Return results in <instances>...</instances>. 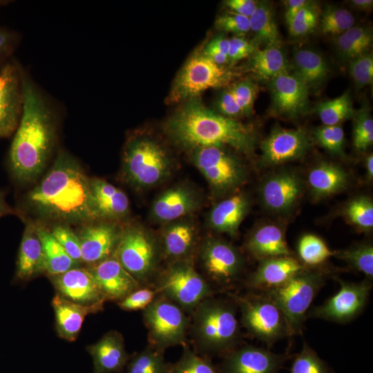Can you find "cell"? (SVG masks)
Instances as JSON below:
<instances>
[{"label":"cell","mask_w":373,"mask_h":373,"mask_svg":"<svg viewBox=\"0 0 373 373\" xmlns=\"http://www.w3.org/2000/svg\"><path fill=\"white\" fill-rule=\"evenodd\" d=\"M155 290L186 310H193L212 293L189 260L172 262L157 278Z\"/></svg>","instance_id":"8"},{"label":"cell","mask_w":373,"mask_h":373,"mask_svg":"<svg viewBox=\"0 0 373 373\" xmlns=\"http://www.w3.org/2000/svg\"><path fill=\"white\" fill-rule=\"evenodd\" d=\"M295 75L308 88L319 86L329 73L324 58L310 49H299L294 56Z\"/></svg>","instance_id":"33"},{"label":"cell","mask_w":373,"mask_h":373,"mask_svg":"<svg viewBox=\"0 0 373 373\" xmlns=\"http://www.w3.org/2000/svg\"><path fill=\"white\" fill-rule=\"evenodd\" d=\"M21 115L9 150V165L15 179L35 182L44 171L55 148V114L45 97L21 68Z\"/></svg>","instance_id":"1"},{"label":"cell","mask_w":373,"mask_h":373,"mask_svg":"<svg viewBox=\"0 0 373 373\" xmlns=\"http://www.w3.org/2000/svg\"><path fill=\"white\" fill-rule=\"evenodd\" d=\"M9 1L0 0V8L8 4Z\"/></svg>","instance_id":"63"},{"label":"cell","mask_w":373,"mask_h":373,"mask_svg":"<svg viewBox=\"0 0 373 373\" xmlns=\"http://www.w3.org/2000/svg\"><path fill=\"white\" fill-rule=\"evenodd\" d=\"M57 335L68 341L79 336L85 317L97 313L93 309L73 303L56 293L52 299Z\"/></svg>","instance_id":"31"},{"label":"cell","mask_w":373,"mask_h":373,"mask_svg":"<svg viewBox=\"0 0 373 373\" xmlns=\"http://www.w3.org/2000/svg\"><path fill=\"white\" fill-rule=\"evenodd\" d=\"M355 18L347 9L329 6L322 12L318 24L322 33L339 36L354 26Z\"/></svg>","instance_id":"42"},{"label":"cell","mask_w":373,"mask_h":373,"mask_svg":"<svg viewBox=\"0 0 373 373\" xmlns=\"http://www.w3.org/2000/svg\"><path fill=\"white\" fill-rule=\"evenodd\" d=\"M343 215L351 224L364 231L373 228V202L366 195L352 198L345 205Z\"/></svg>","instance_id":"43"},{"label":"cell","mask_w":373,"mask_h":373,"mask_svg":"<svg viewBox=\"0 0 373 373\" xmlns=\"http://www.w3.org/2000/svg\"><path fill=\"white\" fill-rule=\"evenodd\" d=\"M336 44L343 59L351 61L367 52L372 44V31L364 27L353 26L338 36Z\"/></svg>","instance_id":"37"},{"label":"cell","mask_w":373,"mask_h":373,"mask_svg":"<svg viewBox=\"0 0 373 373\" xmlns=\"http://www.w3.org/2000/svg\"><path fill=\"white\" fill-rule=\"evenodd\" d=\"M291 373H331L327 363L307 343L294 358Z\"/></svg>","instance_id":"46"},{"label":"cell","mask_w":373,"mask_h":373,"mask_svg":"<svg viewBox=\"0 0 373 373\" xmlns=\"http://www.w3.org/2000/svg\"><path fill=\"white\" fill-rule=\"evenodd\" d=\"M309 3L306 0H289L285 1L286 12L285 19L287 23L289 24L294 18L298 11Z\"/></svg>","instance_id":"58"},{"label":"cell","mask_w":373,"mask_h":373,"mask_svg":"<svg viewBox=\"0 0 373 373\" xmlns=\"http://www.w3.org/2000/svg\"><path fill=\"white\" fill-rule=\"evenodd\" d=\"M249 206V198L243 193H236L220 201L209 213L210 227L218 232L235 236Z\"/></svg>","instance_id":"28"},{"label":"cell","mask_w":373,"mask_h":373,"mask_svg":"<svg viewBox=\"0 0 373 373\" xmlns=\"http://www.w3.org/2000/svg\"><path fill=\"white\" fill-rule=\"evenodd\" d=\"M229 88L243 116L251 115L258 93V85L251 80L245 79L231 85Z\"/></svg>","instance_id":"50"},{"label":"cell","mask_w":373,"mask_h":373,"mask_svg":"<svg viewBox=\"0 0 373 373\" xmlns=\"http://www.w3.org/2000/svg\"><path fill=\"white\" fill-rule=\"evenodd\" d=\"M255 51L256 48L251 43L242 37H234L229 39V62L234 64L240 60L252 55Z\"/></svg>","instance_id":"55"},{"label":"cell","mask_w":373,"mask_h":373,"mask_svg":"<svg viewBox=\"0 0 373 373\" xmlns=\"http://www.w3.org/2000/svg\"><path fill=\"white\" fill-rule=\"evenodd\" d=\"M200 260L207 276L213 282L227 285L240 276L244 259L232 245L217 238H209L201 245Z\"/></svg>","instance_id":"14"},{"label":"cell","mask_w":373,"mask_h":373,"mask_svg":"<svg viewBox=\"0 0 373 373\" xmlns=\"http://www.w3.org/2000/svg\"><path fill=\"white\" fill-rule=\"evenodd\" d=\"M315 141L332 154L343 157L345 135L340 125H324L314 129Z\"/></svg>","instance_id":"44"},{"label":"cell","mask_w":373,"mask_h":373,"mask_svg":"<svg viewBox=\"0 0 373 373\" xmlns=\"http://www.w3.org/2000/svg\"><path fill=\"white\" fill-rule=\"evenodd\" d=\"M38 231L42 244L44 271L48 276L58 275L79 266L68 256L50 230L39 224Z\"/></svg>","instance_id":"34"},{"label":"cell","mask_w":373,"mask_h":373,"mask_svg":"<svg viewBox=\"0 0 373 373\" xmlns=\"http://www.w3.org/2000/svg\"><path fill=\"white\" fill-rule=\"evenodd\" d=\"M17 41L14 32L0 27V68L8 61Z\"/></svg>","instance_id":"56"},{"label":"cell","mask_w":373,"mask_h":373,"mask_svg":"<svg viewBox=\"0 0 373 373\" xmlns=\"http://www.w3.org/2000/svg\"><path fill=\"white\" fill-rule=\"evenodd\" d=\"M336 280L340 284L338 291L314 308L312 316L343 323L353 320L363 312L372 287L370 280L354 283Z\"/></svg>","instance_id":"13"},{"label":"cell","mask_w":373,"mask_h":373,"mask_svg":"<svg viewBox=\"0 0 373 373\" xmlns=\"http://www.w3.org/2000/svg\"><path fill=\"white\" fill-rule=\"evenodd\" d=\"M197 239L193 223L186 220H175L166 226L162 233V248L165 256L172 260H189Z\"/></svg>","instance_id":"30"},{"label":"cell","mask_w":373,"mask_h":373,"mask_svg":"<svg viewBox=\"0 0 373 373\" xmlns=\"http://www.w3.org/2000/svg\"><path fill=\"white\" fill-rule=\"evenodd\" d=\"M93 362V373H122L130 360L124 340L117 331L106 333L95 343L86 347Z\"/></svg>","instance_id":"24"},{"label":"cell","mask_w":373,"mask_h":373,"mask_svg":"<svg viewBox=\"0 0 373 373\" xmlns=\"http://www.w3.org/2000/svg\"><path fill=\"white\" fill-rule=\"evenodd\" d=\"M126 373H170L172 365L166 362L164 352L149 346L127 363Z\"/></svg>","instance_id":"40"},{"label":"cell","mask_w":373,"mask_h":373,"mask_svg":"<svg viewBox=\"0 0 373 373\" xmlns=\"http://www.w3.org/2000/svg\"><path fill=\"white\" fill-rule=\"evenodd\" d=\"M21 67L8 60L0 68V138L16 130L22 111Z\"/></svg>","instance_id":"18"},{"label":"cell","mask_w":373,"mask_h":373,"mask_svg":"<svg viewBox=\"0 0 373 373\" xmlns=\"http://www.w3.org/2000/svg\"><path fill=\"white\" fill-rule=\"evenodd\" d=\"M172 162L166 150L158 142L145 135H134L126 142L122 169L126 180L141 188L153 186L170 173Z\"/></svg>","instance_id":"6"},{"label":"cell","mask_w":373,"mask_h":373,"mask_svg":"<svg viewBox=\"0 0 373 373\" xmlns=\"http://www.w3.org/2000/svg\"><path fill=\"white\" fill-rule=\"evenodd\" d=\"M149 346L164 352L167 347L185 346L189 320L177 304L160 296L143 312Z\"/></svg>","instance_id":"9"},{"label":"cell","mask_w":373,"mask_h":373,"mask_svg":"<svg viewBox=\"0 0 373 373\" xmlns=\"http://www.w3.org/2000/svg\"><path fill=\"white\" fill-rule=\"evenodd\" d=\"M215 26L219 30L242 36L250 31L249 18L234 12H227L219 16Z\"/></svg>","instance_id":"52"},{"label":"cell","mask_w":373,"mask_h":373,"mask_svg":"<svg viewBox=\"0 0 373 373\" xmlns=\"http://www.w3.org/2000/svg\"><path fill=\"white\" fill-rule=\"evenodd\" d=\"M309 268H304L283 285L261 292L282 311L291 336L301 332L307 312L329 274Z\"/></svg>","instance_id":"5"},{"label":"cell","mask_w":373,"mask_h":373,"mask_svg":"<svg viewBox=\"0 0 373 373\" xmlns=\"http://www.w3.org/2000/svg\"><path fill=\"white\" fill-rule=\"evenodd\" d=\"M305 267H307L291 256L262 259L247 283L250 287L262 292L283 285Z\"/></svg>","instance_id":"25"},{"label":"cell","mask_w":373,"mask_h":373,"mask_svg":"<svg viewBox=\"0 0 373 373\" xmlns=\"http://www.w3.org/2000/svg\"><path fill=\"white\" fill-rule=\"evenodd\" d=\"M39 224L29 221L21 238L16 267V278L28 280L44 272L42 244L39 235Z\"/></svg>","instance_id":"27"},{"label":"cell","mask_w":373,"mask_h":373,"mask_svg":"<svg viewBox=\"0 0 373 373\" xmlns=\"http://www.w3.org/2000/svg\"><path fill=\"white\" fill-rule=\"evenodd\" d=\"M303 184L301 178L290 171H279L267 177L260 189L264 207L274 213L291 210L301 196Z\"/></svg>","instance_id":"21"},{"label":"cell","mask_w":373,"mask_h":373,"mask_svg":"<svg viewBox=\"0 0 373 373\" xmlns=\"http://www.w3.org/2000/svg\"><path fill=\"white\" fill-rule=\"evenodd\" d=\"M198 192L186 185H178L162 193L151 207L153 218L161 222H171L195 211L200 205Z\"/></svg>","instance_id":"23"},{"label":"cell","mask_w":373,"mask_h":373,"mask_svg":"<svg viewBox=\"0 0 373 373\" xmlns=\"http://www.w3.org/2000/svg\"><path fill=\"white\" fill-rule=\"evenodd\" d=\"M353 144L358 151H365L373 143V119L364 106L354 116Z\"/></svg>","instance_id":"45"},{"label":"cell","mask_w":373,"mask_h":373,"mask_svg":"<svg viewBox=\"0 0 373 373\" xmlns=\"http://www.w3.org/2000/svg\"><path fill=\"white\" fill-rule=\"evenodd\" d=\"M231 77L224 66L214 63L202 52H195L175 77L166 102L173 104L196 98L207 89L227 85Z\"/></svg>","instance_id":"7"},{"label":"cell","mask_w":373,"mask_h":373,"mask_svg":"<svg viewBox=\"0 0 373 373\" xmlns=\"http://www.w3.org/2000/svg\"><path fill=\"white\" fill-rule=\"evenodd\" d=\"M165 126L175 142L191 150L229 146L249 155L256 146V135L250 127L209 109L197 98L187 100L170 117Z\"/></svg>","instance_id":"3"},{"label":"cell","mask_w":373,"mask_h":373,"mask_svg":"<svg viewBox=\"0 0 373 373\" xmlns=\"http://www.w3.org/2000/svg\"><path fill=\"white\" fill-rule=\"evenodd\" d=\"M10 213H12V211L6 202L3 194L0 192V217Z\"/></svg>","instance_id":"62"},{"label":"cell","mask_w":373,"mask_h":373,"mask_svg":"<svg viewBox=\"0 0 373 373\" xmlns=\"http://www.w3.org/2000/svg\"><path fill=\"white\" fill-rule=\"evenodd\" d=\"M52 235L77 264L82 263L80 242L76 234L66 224L57 223L50 231Z\"/></svg>","instance_id":"49"},{"label":"cell","mask_w":373,"mask_h":373,"mask_svg":"<svg viewBox=\"0 0 373 373\" xmlns=\"http://www.w3.org/2000/svg\"><path fill=\"white\" fill-rule=\"evenodd\" d=\"M192 160L216 193L232 191L246 180L244 164L225 147L195 148L192 149Z\"/></svg>","instance_id":"10"},{"label":"cell","mask_w":373,"mask_h":373,"mask_svg":"<svg viewBox=\"0 0 373 373\" xmlns=\"http://www.w3.org/2000/svg\"><path fill=\"white\" fill-rule=\"evenodd\" d=\"M250 30L257 42L267 46L279 48L280 35L275 21L271 5L267 1L258 2L256 9L249 17Z\"/></svg>","instance_id":"35"},{"label":"cell","mask_w":373,"mask_h":373,"mask_svg":"<svg viewBox=\"0 0 373 373\" xmlns=\"http://www.w3.org/2000/svg\"><path fill=\"white\" fill-rule=\"evenodd\" d=\"M272 112L287 118H297L309 108V89L295 75L288 72L270 81Z\"/></svg>","instance_id":"20"},{"label":"cell","mask_w":373,"mask_h":373,"mask_svg":"<svg viewBox=\"0 0 373 373\" xmlns=\"http://www.w3.org/2000/svg\"><path fill=\"white\" fill-rule=\"evenodd\" d=\"M258 2L253 0H227L225 6L231 11L238 15L250 17L256 9Z\"/></svg>","instance_id":"57"},{"label":"cell","mask_w":373,"mask_h":373,"mask_svg":"<svg viewBox=\"0 0 373 373\" xmlns=\"http://www.w3.org/2000/svg\"><path fill=\"white\" fill-rule=\"evenodd\" d=\"M49 278L57 293L66 299L96 312L103 309L106 300L87 267H76Z\"/></svg>","instance_id":"17"},{"label":"cell","mask_w":373,"mask_h":373,"mask_svg":"<svg viewBox=\"0 0 373 373\" xmlns=\"http://www.w3.org/2000/svg\"><path fill=\"white\" fill-rule=\"evenodd\" d=\"M86 267L106 300L118 302L140 288L139 283L122 267L115 254Z\"/></svg>","instance_id":"22"},{"label":"cell","mask_w":373,"mask_h":373,"mask_svg":"<svg viewBox=\"0 0 373 373\" xmlns=\"http://www.w3.org/2000/svg\"><path fill=\"white\" fill-rule=\"evenodd\" d=\"M122 229L113 221L96 220L84 224L76 233L82 263L92 266L113 255Z\"/></svg>","instance_id":"16"},{"label":"cell","mask_w":373,"mask_h":373,"mask_svg":"<svg viewBox=\"0 0 373 373\" xmlns=\"http://www.w3.org/2000/svg\"><path fill=\"white\" fill-rule=\"evenodd\" d=\"M216 108L219 114L229 118L234 119L243 116L229 88L222 90L218 96Z\"/></svg>","instance_id":"54"},{"label":"cell","mask_w":373,"mask_h":373,"mask_svg":"<svg viewBox=\"0 0 373 373\" xmlns=\"http://www.w3.org/2000/svg\"><path fill=\"white\" fill-rule=\"evenodd\" d=\"M27 204L40 218L57 223L96 221L90 178L68 153L61 151L40 182L28 193Z\"/></svg>","instance_id":"2"},{"label":"cell","mask_w":373,"mask_h":373,"mask_svg":"<svg viewBox=\"0 0 373 373\" xmlns=\"http://www.w3.org/2000/svg\"><path fill=\"white\" fill-rule=\"evenodd\" d=\"M170 373H218L213 364L186 345L180 360L172 365Z\"/></svg>","instance_id":"47"},{"label":"cell","mask_w":373,"mask_h":373,"mask_svg":"<svg viewBox=\"0 0 373 373\" xmlns=\"http://www.w3.org/2000/svg\"><path fill=\"white\" fill-rule=\"evenodd\" d=\"M316 113L324 125H339L342 122L354 117L356 111L349 92L316 106Z\"/></svg>","instance_id":"38"},{"label":"cell","mask_w":373,"mask_h":373,"mask_svg":"<svg viewBox=\"0 0 373 373\" xmlns=\"http://www.w3.org/2000/svg\"><path fill=\"white\" fill-rule=\"evenodd\" d=\"M319 15L316 7L310 1L303 7L287 24L294 36H303L312 32L318 25Z\"/></svg>","instance_id":"48"},{"label":"cell","mask_w":373,"mask_h":373,"mask_svg":"<svg viewBox=\"0 0 373 373\" xmlns=\"http://www.w3.org/2000/svg\"><path fill=\"white\" fill-rule=\"evenodd\" d=\"M312 140L303 128L289 129L275 126L260 144L261 164L274 166L304 156Z\"/></svg>","instance_id":"15"},{"label":"cell","mask_w":373,"mask_h":373,"mask_svg":"<svg viewBox=\"0 0 373 373\" xmlns=\"http://www.w3.org/2000/svg\"><path fill=\"white\" fill-rule=\"evenodd\" d=\"M348 174L339 165L322 162L308 173L307 183L316 198H325L337 193L346 188Z\"/></svg>","instance_id":"32"},{"label":"cell","mask_w":373,"mask_h":373,"mask_svg":"<svg viewBox=\"0 0 373 373\" xmlns=\"http://www.w3.org/2000/svg\"><path fill=\"white\" fill-rule=\"evenodd\" d=\"M209 44L228 57L229 39L222 35H219L212 39Z\"/></svg>","instance_id":"59"},{"label":"cell","mask_w":373,"mask_h":373,"mask_svg":"<svg viewBox=\"0 0 373 373\" xmlns=\"http://www.w3.org/2000/svg\"><path fill=\"white\" fill-rule=\"evenodd\" d=\"M297 252L301 263L307 267L321 265L334 254L320 237L312 233L304 234L300 238Z\"/></svg>","instance_id":"39"},{"label":"cell","mask_w":373,"mask_h":373,"mask_svg":"<svg viewBox=\"0 0 373 373\" xmlns=\"http://www.w3.org/2000/svg\"><path fill=\"white\" fill-rule=\"evenodd\" d=\"M334 256L345 261L355 270L365 274L370 280L373 277V246L362 242L345 249L334 251Z\"/></svg>","instance_id":"41"},{"label":"cell","mask_w":373,"mask_h":373,"mask_svg":"<svg viewBox=\"0 0 373 373\" xmlns=\"http://www.w3.org/2000/svg\"><path fill=\"white\" fill-rule=\"evenodd\" d=\"M92 204L96 220L113 221L127 216L129 201L126 195L100 178H90Z\"/></svg>","instance_id":"26"},{"label":"cell","mask_w":373,"mask_h":373,"mask_svg":"<svg viewBox=\"0 0 373 373\" xmlns=\"http://www.w3.org/2000/svg\"><path fill=\"white\" fill-rule=\"evenodd\" d=\"M246 248L260 260L291 256L283 230L274 224H264L256 227L248 237Z\"/></svg>","instance_id":"29"},{"label":"cell","mask_w":373,"mask_h":373,"mask_svg":"<svg viewBox=\"0 0 373 373\" xmlns=\"http://www.w3.org/2000/svg\"><path fill=\"white\" fill-rule=\"evenodd\" d=\"M349 72L358 89L372 84L373 79L372 54L366 52L350 61Z\"/></svg>","instance_id":"51"},{"label":"cell","mask_w":373,"mask_h":373,"mask_svg":"<svg viewBox=\"0 0 373 373\" xmlns=\"http://www.w3.org/2000/svg\"><path fill=\"white\" fill-rule=\"evenodd\" d=\"M367 178L372 181L373 179V155H368L365 161Z\"/></svg>","instance_id":"61"},{"label":"cell","mask_w":373,"mask_h":373,"mask_svg":"<svg viewBox=\"0 0 373 373\" xmlns=\"http://www.w3.org/2000/svg\"><path fill=\"white\" fill-rule=\"evenodd\" d=\"M251 67L258 79L269 82L288 72L283 52L279 48L273 46L256 50L252 55Z\"/></svg>","instance_id":"36"},{"label":"cell","mask_w":373,"mask_h":373,"mask_svg":"<svg viewBox=\"0 0 373 373\" xmlns=\"http://www.w3.org/2000/svg\"><path fill=\"white\" fill-rule=\"evenodd\" d=\"M241 323L253 336L271 346L278 340L291 336L280 308L263 294L237 296Z\"/></svg>","instance_id":"11"},{"label":"cell","mask_w":373,"mask_h":373,"mask_svg":"<svg viewBox=\"0 0 373 373\" xmlns=\"http://www.w3.org/2000/svg\"><path fill=\"white\" fill-rule=\"evenodd\" d=\"M115 254L122 267L140 285L153 274L158 260L155 238L138 226L122 228Z\"/></svg>","instance_id":"12"},{"label":"cell","mask_w":373,"mask_h":373,"mask_svg":"<svg viewBox=\"0 0 373 373\" xmlns=\"http://www.w3.org/2000/svg\"><path fill=\"white\" fill-rule=\"evenodd\" d=\"M156 294L155 289L138 288L117 303L122 309L126 311L144 309L155 299Z\"/></svg>","instance_id":"53"},{"label":"cell","mask_w":373,"mask_h":373,"mask_svg":"<svg viewBox=\"0 0 373 373\" xmlns=\"http://www.w3.org/2000/svg\"><path fill=\"white\" fill-rule=\"evenodd\" d=\"M193 335L205 352H229L240 336L235 307L222 300L206 298L193 310Z\"/></svg>","instance_id":"4"},{"label":"cell","mask_w":373,"mask_h":373,"mask_svg":"<svg viewBox=\"0 0 373 373\" xmlns=\"http://www.w3.org/2000/svg\"><path fill=\"white\" fill-rule=\"evenodd\" d=\"M351 2L355 7L363 10H370L373 5L372 0H352Z\"/></svg>","instance_id":"60"},{"label":"cell","mask_w":373,"mask_h":373,"mask_svg":"<svg viewBox=\"0 0 373 373\" xmlns=\"http://www.w3.org/2000/svg\"><path fill=\"white\" fill-rule=\"evenodd\" d=\"M288 358V354L246 345L227 354L220 373H278Z\"/></svg>","instance_id":"19"}]
</instances>
